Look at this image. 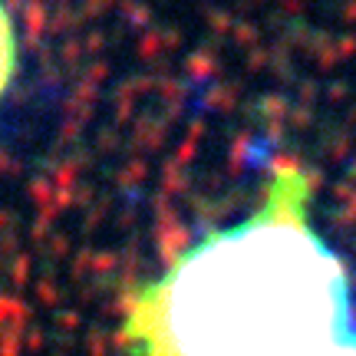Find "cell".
<instances>
[{
	"instance_id": "cell-1",
	"label": "cell",
	"mask_w": 356,
	"mask_h": 356,
	"mask_svg": "<svg viewBox=\"0 0 356 356\" xmlns=\"http://www.w3.org/2000/svg\"><path fill=\"white\" fill-rule=\"evenodd\" d=\"M310 204L304 168L274 165L257 211L136 287L126 340L142 356H327L353 330V300Z\"/></svg>"
},
{
	"instance_id": "cell-2",
	"label": "cell",
	"mask_w": 356,
	"mask_h": 356,
	"mask_svg": "<svg viewBox=\"0 0 356 356\" xmlns=\"http://www.w3.org/2000/svg\"><path fill=\"white\" fill-rule=\"evenodd\" d=\"M13 70H17V40H13V24L7 17V7L0 0V96L10 86Z\"/></svg>"
},
{
	"instance_id": "cell-3",
	"label": "cell",
	"mask_w": 356,
	"mask_h": 356,
	"mask_svg": "<svg viewBox=\"0 0 356 356\" xmlns=\"http://www.w3.org/2000/svg\"><path fill=\"white\" fill-rule=\"evenodd\" d=\"M327 356H356V327H353L350 333H346L343 340H340V343L333 346V350H330Z\"/></svg>"
}]
</instances>
